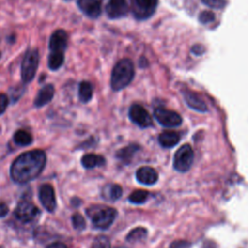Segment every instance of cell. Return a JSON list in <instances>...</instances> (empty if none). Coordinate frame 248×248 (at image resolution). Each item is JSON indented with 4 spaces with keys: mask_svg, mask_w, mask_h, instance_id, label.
I'll return each mask as SVG.
<instances>
[{
    "mask_svg": "<svg viewBox=\"0 0 248 248\" xmlns=\"http://www.w3.org/2000/svg\"><path fill=\"white\" fill-rule=\"evenodd\" d=\"M46 162V153L40 149L26 151L13 162L10 174L12 179L19 184L34 180L40 175Z\"/></svg>",
    "mask_w": 248,
    "mask_h": 248,
    "instance_id": "1",
    "label": "cell"
},
{
    "mask_svg": "<svg viewBox=\"0 0 248 248\" xmlns=\"http://www.w3.org/2000/svg\"><path fill=\"white\" fill-rule=\"evenodd\" d=\"M135 76L134 64L130 59L124 58L118 61L112 69L110 86L114 91H119L130 84Z\"/></svg>",
    "mask_w": 248,
    "mask_h": 248,
    "instance_id": "2",
    "label": "cell"
},
{
    "mask_svg": "<svg viewBox=\"0 0 248 248\" xmlns=\"http://www.w3.org/2000/svg\"><path fill=\"white\" fill-rule=\"evenodd\" d=\"M86 213L90 217L93 225L101 230L109 228L117 215V212L114 208L105 205L90 206L87 208Z\"/></svg>",
    "mask_w": 248,
    "mask_h": 248,
    "instance_id": "3",
    "label": "cell"
},
{
    "mask_svg": "<svg viewBox=\"0 0 248 248\" xmlns=\"http://www.w3.org/2000/svg\"><path fill=\"white\" fill-rule=\"evenodd\" d=\"M39 65V52L36 48L28 49L22 59L21 68H20V76L21 80L24 83L30 82L37 72Z\"/></svg>",
    "mask_w": 248,
    "mask_h": 248,
    "instance_id": "4",
    "label": "cell"
},
{
    "mask_svg": "<svg viewBox=\"0 0 248 248\" xmlns=\"http://www.w3.org/2000/svg\"><path fill=\"white\" fill-rule=\"evenodd\" d=\"M194 161V151L190 144H184L177 149L173 156V168L179 172L190 170Z\"/></svg>",
    "mask_w": 248,
    "mask_h": 248,
    "instance_id": "5",
    "label": "cell"
},
{
    "mask_svg": "<svg viewBox=\"0 0 248 248\" xmlns=\"http://www.w3.org/2000/svg\"><path fill=\"white\" fill-rule=\"evenodd\" d=\"M154 117L162 126L167 128L177 127L182 123V118L177 112L165 108H157L154 110Z\"/></svg>",
    "mask_w": 248,
    "mask_h": 248,
    "instance_id": "6",
    "label": "cell"
},
{
    "mask_svg": "<svg viewBox=\"0 0 248 248\" xmlns=\"http://www.w3.org/2000/svg\"><path fill=\"white\" fill-rule=\"evenodd\" d=\"M40 211L38 207L33 202L27 201L19 202L14 211V214L16 217V219L24 223L31 222L37 217Z\"/></svg>",
    "mask_w": 248,
    "mask_h": 248,
    "instance_id": "7",
    "label": "cell"
},
{
    "mask_svg": "<svg viewBox=\"0 0 248 248\" xmlns=\"http://www.w3.org/2000/svg\"><path fill=\"white\" fill-rule=\"evenodd\" d=\"M129 117L133 123L141 128H146L152 125V118L150 114L140 105L135 104L131 106L129 109Z\"/></svg>",
    "mask_w": 248,
    "mask_h": 248,
    "instance_id": "8",
    "label": "cell"
},
{
    "mask_svg": "<svg viewBox=\"0 0 248 248\" xmlns=\"http://www.w3.org/2000/svg\"><path fill=\"white\" fill-rule=\"evenodd\" d=\"M67 43H68V35L66 31L62 29H58L54 31L49 40L50 52L65 54Z\"/></svg>",
    "mask_w": 248,
    "mask_h": 248,
    "instance_id": "9",
    "label": "cell"
},
{
    "mask_svg": "<svg viewBox=\"0 0 248 248\" xmlns=\"http://www.w3.org/2000/svg\"><path fill=\"white\" fill-rule=\"evenodd\" d=\"M39 198L42 205L49 212L54 211L56 207V199L51 185L44 184L39 190Z\"/></svg>",
    "mask_w": 248,
    "mask_h": 248,
    "instance_id": "10",
    "label": "cell"
},
{
    "mask_svg": "<svg viewBox=\"0 0 248 248\" xmlns=\"http://www.w3.org/2000/svg\"><path fill=\"white\" fill-rule=\"evenodd\" d=\"M129 6L127 0H108L106 12L110 18H120L128 14Z\"/></svg>",
    "mask_w": 248,
    "mask_h": 248,
    "instance_id": "11",
    "label": "cell"
},
{
    "mask_svg": "<svg viewBox=\"0 0 248 248\" xmlns=\"http://www.w3.org/2000/svg\"><path fill=\"white\" fill-rule=\"evenodd\" d=\"M137 180L143 185H153L158 180L157 171L148 166L140 167L136 172Z\"/></svg>",
    "mask_w": 248,
    "mask_h": 248,
    "instance_id": "12",
    "label": "cell"
},
{
    "mask_svg": "<svg viewBox=\"0 0 248 248\" xmlns=\"http://www.w3.org/2000/svg\"><path fill=\"white\" fill-rule=\"evenodd\" d=\"M136 6V15L139 17L149 16L157 7L158 0H132Z\"/></svg>",
    "mask_w": 248,
    "mask_h": 248,
    "instance_id": "13",
    "label": "cell"
},
{
    "mask_svg": "<svg viewBox=\"0 0 248 248\" xmlns=\"http://www.w3.org/2000/svg\"><path fill=\"white\" fill-rule=\"evenodd\" d=\"M78 6L83 14L91 18H97L101 15L99 0H78Z\"/></svg>",
    "mask_w": 248,
    "mask_h": 248,
    "instance_id": "14",
    "label": "cell"
},
{
    "mask_svg": "<svg viewBox=\"0 0 248 248\" xmlns=\"http://www.w3.org/2000/svg\"><path fill=\"white\" fill-rule=\"evenodd\" d=\"M54 95V87L52 84H46L45 86H43L41 88V90L38 92L35 101H34V105L37 108H41L46 106V104H48Z\"/></svg>",
    "mask_w": 248,
    "mask_h": 248,
    "instance_id": "15",
    "label": "cell"
},
{
    "mask_svg": "<svg viewBox=\"0 0 248 248\" xmlns=\"http://www.w3.org/2000/svg\"><path fill=\"white\" fill-rule=\"evenodd\" d=\"M183 95H184V100L188 105V107H190L194 110L201 111V112H204L207 110V107L205 103L196 93H193L191 91H186L183 93Z\"/></svg>",
    "mask_w": 248,
    "mask_h": 248,
    "instance_id": "16",
    "label": "cell"
},
{
    "mask_svg": "<svg viewBox=\"0 0 248 248\" xmlns=\"http://www.w3.org/2000/svg\"><path fill=\"white\" fill-rule=\"evenodd\" d=\"M180 140L179 134L173 131H165L161 133L158 137V141L159 143L166 148H170L173 147L178 143Z\"/></svg>",
    "mask_w": 248,
    "mask_h": 248,
    "instance_id": "17",
    "label": "cell"
},
{
    "mask_svg": "<svg viewBox=\"0 0 248 248\" xmlns=\"http://www.w3.org/2000/svg\"><path fill=\"white\" fill-rule=\"evenodd\" d=\"M105 164V158L101 155L89 153L85 154L81 158V165L85 169H93L96 167L103 166Z\"/></svg>",
    "mask_w": 248,
    "mask_h": 248,
    "instance_id": "18",
    "label": "cell"
},
{
    "mask_svg": "<svg viewBox=\"0 0 248 248\" xmlns=\"http://www.w3.org/2000/svg\"><path fill=\"white\" fill-rule=\"evenodd\" d=\"M122 196V188L118 184L107 185L103 190V197L109 201H116Z\"/></svg>",
    "mask_w": 248,
    "mask_h": 248,
    "instance_id": "19",
    "label": "cell"
},
{
    "mask_svg": "<svg viewBox=\"0 0 248 248\" xmlns=\"http://www.w3.org/2000/svg\"><path fill=\"white\" fill-rule=\"evenodd\" d=\"M93 95V87L89 81H81L78 86V97L82 103H87Z\"/></svg>",
    "mask_w": 248,
    "mask_h": 248,
    "instance_id": "20",
    "label": "cell"
},
{
    "mask_svg": "<svg viewBox=\"0 0 248 248\" xmlns=\"http://www.w3.org/2000/svg\"><path fill=\"white\" fill-rule=\"evenodd\" d=\"M14 141L20 146L29 145L33 141V138L30 133L25 130H17L14 134Z\"/></svg>",
    "mask_w": 248,
    "mask_h": 248,
    "instance_id": "21",
    "label": "cell"
},
{
    "mask_svg": "<svg viewBox=\"0 0 248 248\" xmlns=\"http://www.w3.org/2000/svg\"><path fill=\"white\" fill-rule=\"evenodd\" d=\"M64 59H65V54L50 52L48 55V59H47L48 68L52 71L58 70L63 65Z\"/></svg>",
    "mask_w": 248,
    "mask_h": 248,
    "instance_id": "22",
    "label": "cell"
},
{
    "mask_svg": "<svg viewBox=\"0 0 248 248\" xmlns=\"http://www.w3.org/2000/svg\"><path fill=\"white\" fill-rule=\"evenodd\" d=\"M138 146L135 144H131L129 146H126L122 149H120L117 153L116 156L117 158H119L120 160L124 161V162H129L131 160V158L133 157V155L136 153V151L138 150Z\"/></svg>",
    "mask_w": 248,
    "mask_h": 248,
    "instance_id": "23",
    "label": "cell"
},
{
    "mask_svg": "<svg viewBox=\"0 0 248 248\" xmlns=\"http://www.w3.org/2000/svg\"><path fill=\"white\" fill-rule=\"evenodd\" d=\"M146 234H147L146 229H144L142 227H139V228H136V229L132 230L128 233L126 238L129 242H137V241H140V240L145 238Z\"/></svg>",
    "mask_w": 248,
    "mask_h": 248,
    "instance_id": "24",
    "label": "cell"
},
{
    "mask_svg": "<svg viewBox=\"0 0 248 248\" xmlns=\"http://www.w3.org/2000/svg\"><path fill=\"white\" fill-rule=\"evenodd\" d=\"M148 198V192L145 190H136L129 196V201L132 203L140 204L143 203Z\"/></svg>",
    "mask_w": 248,
    "mask_h": 248,
    "instance_id": "25",
    "label": "cell"
},
{
    "mask_svg": "<svg viewBox=\"0 0 248 248\" xmlns=\"http://www.w3.org/2000/svg\"><path fill=\"white\" fill-rule=\"evenodd\" d=\"M91 248H111V246H110V242L107 236L100 235L94 239V241L91 245Z\"/></svg>",
    "mask_w": 248,
    "mask_h": 248,
    "instance_id": "26",
    "label": "cell"
},
{
    "mask_svg": "<svg viewBox=\"0 0 248 248\" xmlns=\"http://www.w3.org/2000/svg\"><path fill=\"white\" fill-rule=\"evenodd\" d=\"M72 222L74 225V228L77 230H83L85 228V220L79 213H75L72 216Z\"/></svg>",
    "mask_w": 248,
    "mask_h": 248,
    "instance_id": "27",
    "label": "cell"
},
{
    "mask_svg": "<svg viewBox=\"0 0 248 248\" xmlns=\"http://www.w3.org/2000/svg\"><path fill=\"white\" fill-rule=\"evenodd\" d=\"M199 19L202 23L207 24V23L212 22L215 19V15L210 11H203L202 13L200 14Z\"/></svg>",
    "mask_w": 248,
    "mask_h": 248,
    "instance_id": "28",
    "label": "cell"
},
{
    "mask_svg": "<svg viewBox=\"0 0 248 248\" xmlns=\"http://www.w3.org/2000/svg\"><path fill=\"white\" fill-rule=\"evenodd\" d=\"M203 4L212 9H222L226 6V0H202Z\"/></svg>",
    "mask_w": 248,
    "mask_h": 248,
    "instance_id": "29",
    "label": "cell"
},
{
    "mask_svg": "<svg viewBox=\"0 0 248 248\" xmlns=\"http://www.w3.org/2000/svg\"><path fill=\"white\" fill-rule=\"evenodd\" d=\"M8 103H9V100L7 95L4 93H0V114L4 113V111L8 107Z\"/></svg>",
    "mask_w": 248,
    "mask_h": 248,
    "instance_id": "30",
    "label": "cell"
},
{
    "mask_svg": "<svg viewBox=\"0 0 248 248\" xmlns=\"http://www.w3.org/2000/svg\"><path fill=\"white\" fill-rule=\"evenodd\" d=\"M190 243L186 240H176L170 244V248H189Z\"/></svg>",
    "mask_w": 248,
    "mask_h": 248,
    "instance_id": "31",
    "label": "cell"
},
{
    "mask_svg": "<svg viewBox=\"0 0 248 248\" xmlns=\"http://www.w3.org/2000/svg\"><path fill=\"white\" fill-rule=\"evenodd\" d=\"M8 211H9L8 206H7L5 203L0 202V217L6 216L7 213H8Z\"/></svg>",
    "mask_w": 248,
    "mask_h": 248,
    "instance_id": "32",
    "label": "cell"
},
{
    "mask_svg": "<svg viewBox=\"0 0 248 248\" xmlns=\"http://www.w3.org/2000/svg\"><path fill=\"white\" fill-rule=\"evenodd\" d=\"M46 248H67V246L61 242H54V243H51L50 245H48Z\"/></svg>",
    "mask_w": 248,
    "mask_h": 248,
    "instance_id": "33",
    "label": "cell"
},
{
    "mask_svg": "<svg viewBox=\"0 0 248 248\" xmlns=\"http://www.w3.org/2000/svg\"><path fill=\"white\" fill-rule=\"evenodd\" d=\"M202 248H214V244L212 242H205Z\"/></svg>",
    "mask_w": 248,
    "mask_h": 248,
    "instance_id": "34",
    "label": "cell"
},
{
    "mask_svg": "<svg viewBox=\"0 0 248 248\" xmlns=\"http://www.w3.org/2000/svg\"><path fill=\"white\" fill-rule=\"evenodd\" d=\"M0 56H1V53H0Z\"/></svg>",
    "mask_w": 248,
    "mask_h": 248,
    "instance_id": "35",
    "label": "cell"
}]
</instances>
